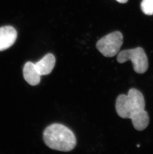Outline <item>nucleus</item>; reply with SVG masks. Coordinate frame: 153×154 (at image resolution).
Wrapping results in <instances>:
<instances>
[{"label": "nucleus", "instance_id": "8", "mask_svg": "<svg viewBox=\"0 0 153 154\" xmlns=\"http://www.w3.org/2000/svg\"><path fill=\"white\" fill-rule=\"evenodd\" d=\"M133 126L138 131L145 129L149 124V116L147 112L143 110L132 117Z\"/></svg>", "mask_w": 153, "mask_h": 154}, {"label": "nucleus", "instance_id": "4", "mask_svg": "<svg viewBox=\"0 0 153 154\" xmlns=\"http://www.w3.org/2000/svg\"><path fill=\"white\" fill-rule=\"evenodd\" d=\"M123 41V37L122 32L116 31L98 40L96 47L104 57H112L118 53L122 45Z\"/></svg>", "mask_w": 153, "mask_h": 154}, {"label": "nucleus", "instance_id": "2", "mask_svg": "<svg viewBox=\"0 0 153 154\" xmlns=\"http://www.w3.org/2000/svg\"><path fill=\"white\" fill-rule=\"evenodd\" d=\"M145 102L142 93L137 89L131 88L128 94H120L117 97L116 109L119 116L131 119L135 115L145 110Z\"/></svg>", "mask_w": 153, "mask_h": 154}, {"label": "nucleus", "instance_id": "5", "mask_svg": "<svg viewBox=\"0 0 153 154\" xmlns=\"http://www.w3.org/2000/svg\"><path fill=\"white\" fill-rule=\"evenodd\" d=\"M17 32L10 26L0 28V51L7 50L15 44L17 38Z\"/></svg>", "mask_w": 153, "mask_h": 154}, {"label": "nucleus", "instance_id": "10", "mask_svg": "<svg viewBox=\"0 0 153 154\" xmlns=\"http://www.w3.org/2000/svg\"><path fill=\"white\" fill-rule=\"evenodd\" d=\"M118 2L120 3H123V4H124V3H127V1H128V0H116Z\"/></svg>", "mask_w": 153, "mask_h": 154}, {"label": "nucleus", "instance_id": "7", "mask_svg": "<svg viewBox=\"0 0 153 154\" xmlns=\"http://www.w3.org/2000/svg\"><path fill=\"white\" fill-rule=\"evenodd\" d=\"M23 77L29 85L35 86L41 80V75L36 69L35 63L28 61L25 64L23 69Z\"/></svg>", "mask_w": 153, "mask_h": 154}, {"label": "nucleus", "instance_id": "3", "mask_svg": "<svg viewBox=\"0 0 153 154\" xmlns=\"http://www.w3.org/2000/svg\"><path fill=\"white\" fill-rule=\"evenodd\" d=\"M117 60L119 63L131 60L134 71L139 74L144 73L148 69L147 57L144 50L140 47L120 51L117 55Z\"/></svg>", "mask_w": 153, "mask_h": 154}, {"label": "nucleus", "instance_id": "9", "mask_svg": "<svg viewBox=\"0 0 153 154\" xmlns=\"http://www.w3.org/2000/svg\"><path fill=\"white\" fill-rule=\"evenodd\" d=\"M141 8L145 14L153 15V0H143L141 4Z\"/></svg>", "mask_w": 153, "mask_h": 154}, {"label": "nucleus", "instance_id": "6", "mask_svg": "<svg viewBox=\"0 0 153 154\" xmlns=\"http://www.w3.org/2000/svg\"><path fill=\"white\" fill-rule=\"evenodd\" d=\"M56 58L52 54H48L35 63L36 69L41 76L46 75L52 72L55 66Z\"/></svg>", "mask_w": 153, "mask_h": 154}, {"label": "nucleus", "instance_id": "1", "mask_svg": "<svg viewBox=\"0 0 153 154\" xmlns=\"http://www.w3.org/2000/svg\"><path fill=\"white\" fill-rule=\"evenodd\" d=\"M44 142L49 148L62 152L73 150L76 144L74 133L65 125L54 123L45 128L43 134Z\"/></svg>", "mask_w": 153, "mask_h": 154}]
</instances>
